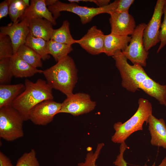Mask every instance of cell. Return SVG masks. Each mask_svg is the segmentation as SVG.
I'll return each instance as SVG.
<instances>
[{"label": "cell", "mask_w": 166, "mask_h": 166, "mask_svg": "<svg viewBox=\"0 0 166 166\" xmlns=\"http://www.w3.org/2000/svg\"><path fill=\"white\" fill-rule=\"evenodd\" d=\"M113 57L120 72L123 88L133 93L141 89L166 107V85H161L152 79L140 65L129 64L121 50L116 51Z\"/></svg>", "instance_id": "obj_1"}, {"label": "cell", "mask_w": 166, "mask_h": 166, "mask_svg": "<svg viewBox=\"0 0 166 166\" xmlns=\"http://www.w3.org/2000/svg\"><path fill=\"white\" fill-rule=\"evenodd\" d=\"M42 73L49 85L66 97L73 94L78 78L77 70L73 59L68 55L55 65L43 70Z\"/></svg>", "instance_id": "obj_2"}, {"label": "cell", "mask_w": 166, "mask_h": 166, "mask_svg": "<svg viewBox=\"0 0 166 166\" xmlns=\"http://www.w3.org/2000/svg\"><path fill=\"white\" fill-rule=\"evenodd\" d=\"M25 89L13 102L11 106L22 115L24 121L29 120L32 109L45 100H53L52 89L46 81L38 79L34 82L26 79Z\"/></svg>", "instance_id": "obj_3"}, {"label": "cell", "mask_w": 166, "mask_h": 166, "mask_svg": "<svg viewBox=\"0 0 166 166\" xmlns=\"http://www.w3.org/2000/svg\"><path fill=\"white\" fill-rule=\"evenodd\" d=\"M138 107L135 113L129 119L122 123H115L113 128L115 132L112 136L111 140L114 143L121 144L133 133L143 130V124H148L149 117L152 114L151 104L147 99L140 98Z\"/></svg>", "instance_id": "obj_4"}, {"label": "cell", "mask_w": 166, "mask_h": 166, "mask_svg": "<svg viewBox=\"0 0 166 166\" xmlns=\"http://www.w3.org/2000/svg\"><path fill=\"white\" fill-rule=\"evenodd\" d=\"M118 0H116L109 5L102 7H90L79 5L74 2L66 3L57 0L53 5L48 7L55 19L60 15L62 11L73 13L77 15L80 18L82 24L90 22L96 16L99 14L107 13L110 15L116 9Z\"/></svg>", "instance_id": "obj_5"}, {"label": "cell", "mask_w": 166, "mask_h": 166, "mask_svg": "<svg viewBox=\"0 0 166 166\" xmlns=\"http://www.w3.org/2000/svg\"><path fill=\"white\" fill-rule=\"evenodd\" d=\"M25 121L21 114L12 106L0 108V137L13 141L23 137Z\"/></svg>", "instance_id": "obj_6"}, {"label": "cell", "mask_w": 166, "mask_h": 166, "mask_svg": "<svg viewBox=\"0 0 166 166\" xmlns=\"http://www.w3.org/2000/svg\"><path fill=\"white\" fill-rule=\"evenodd\" d=\"M147 24L141 23L137 26L131 35L128 45L124 50L123 54L133 64H138L142 66L146 65L148 51L144 49L143 40L144 30Z\"/></svg>", "instance_id": "obj_7"}, {"label": "cell", "mask_w": 166, "mask_h": 166, "mask_svg": "<svg viewBox=\"0 0 166 166\" xmlns=\"http://www.w3.org/2000/svg\"><path fill=\"white\" fill-rule=\"evenodd\" d=\"M95 101L92 100L89 95L84 93H73L62 103L59 113H69L74 116L89 113L95 109Z\"/></svg>", "instance_id": "obj_8"}, {"label": "cell", "mask_w": 166, "mask_h": 166, "mask_svg": "<svg viewBox=\"0 0 166 166\" xmlns=\"http://www.w3.org/2000/svg\"><path fill=\"white\" fill-rule=\"evenodd\" d=\"M166 0H158L151 19L147 24L143 33L144 45L147 51L160 42V30L161 25L163 8Z\"/></svg>", "instance_id": "obj_9"}, {"label": "cell", "mask_w": 166, "mask_h": 166, "mask_svg": "<svg viewBox=\"0 0 166 166\" xmlns=\"http://www.w3.org/2000/svg\"><path fill=\"white\" fill-rule=\"evenodd\" d=\"M62 103L53 100L44 101L36 105L30 111L29 120L35 125H46L51 122L58 113Z\"/></svg>", "instance_id": "obj_10"}, {"label": "cell", "mask_w": 166, "mask_h": 166, "mask_svg": "<svg viewBox=\"0 0 166 166\" xmlns=\"http://www.w3.org/2000/svg\"><path fill=\"white\" fill-rule=\"evenodd\" d=\"M105 35L95 26L89 28L87 33L77 43L87 52L92 55H98L104 52Z\"/></svg>", "instance_id": "obj_11"}, {"label": "cell", "mask_w": 166, "mask_h": 166, "mask_svg": "<svg viewBox=\"0 0 166 166\" xmlns=\"http://www.w3.org/2000/svg\"><path fill=\"white\" fill-rule=\"evenodd\" d=\"M29 22L24 18L18 22L0 28V33L7 35L12 41L14 54L16 53L19 47L25 44L27 37L29 34Z\"/></svg>", "instance_id": "obj_12"}, {"label": "cell", "mask_w": 166, "mask_h": 166, "mask_svg": "<svg viewBox=\"0 0 166 166\" xmlns=\"http://www.w3.org/2000/svg\"><path fill=\"white\" fill-rule=\"evenodd\" d=\"M110 16L111 33L122 36L132 35L136 26L131 15L128 12L117 13L114 11Z\"/></svg>", "instance_id": "obj_13"}, {"label": "cell", "mask_w": 166, "mask_h": 166, "mask_svg": "<svg viewBox=\"0 0 166 166\" xmlns=\"http://www.w3.org/2000/svg\"><path fill=\"white\" fill-rule=\"evenodd\" d=\"M148 124L152 145L166 149V125L164 120L156 118L152 114L148 118Z\"/></svg>", "instance_id": "obj_14"}, {"label": "cell", "mask_w": 166, "mask_h": 166, "mask_svg": "<svg viewBox=\"0 0 166 166\" xmlns=\"http://www.w3.org/2000/svg\"><path fill=\"white\" fill-rule=\"evenodd\" d=\"M38 18L47 20L53 25H55L57 24L56 20L46 6L45 0H30V6L27 9L18 22L19 20L21 21L26 18L29 22L31 19Z\"/></svg>", "instance_id": "obj_15"}, {"label": "cell", "mask_w": 166, "mask_h": 166, "mask_svg": "<svg viewBox=\"0 0 166 166\" xmlns=\"http://www.w3.org/2000/svg\"><path fill=\"white\" fill-rule=\"evenodd\" d=\"M10 66L13 76L16 78L30 77L43 72V70L38 69L25 61L17 53L10 57Z\"/></svg>", "instance_id": "obj_16"}, {"label": "cell", "mask_w": 166, "mask_h": 166, "mask_svg": "<svg viewBox=\"0 0 166 166\" xmlns=\"http://www.w3.org/2000/svg\"><path fill=\"white\" fill-rule=\"evenodd\" d=\"M53 26L50 22L45 18H38L32 19L28 23L29 34L48 41L50 40L54 30Z\"/></svg>", "instance_id": "obj_17"}, {"label": "cell", "mask_w": 166, "mask_h": 166, "mask_svg": "<svg viewBox=\"0 0 166 166\" xmlns=\"http://www.w3.org/2000/svg\"><path fill=\"white\" fill-rule=\"evenodd\" d=\"M131 38V36H121L111 33L105 35L104 53L108 56H113L116 51L124 50Z\"/></svg>", "instance_id": "obj_18"}, {"label": "cell", "mask_w": 166, "mask_h": 166, "mask_svg": "<svg viewBox=\"0 0 166 166\" xmlns=\"http://www.w3.org/2000/svg\"><path fill=\"white\" fill-rule=\"evenodd\" d=\"M25 89V85H0V108L11 106L13 102Z\"/></svg>", "instance_id": "obj_19"}, {"label": "cell", "mask_w": 166, "mask_h": 166, "mask_svg": "<svg viewBox=\"0 0 166 166\" xmlns=\"http://www.w3.org/2000/svg\"><path fill=\"white\" fill-rule=\"evenodd\" d=\"M69 24L68 20H64L60 28L53 30L50 40L70 45L77 43V40L74 39L71 34Z\"/></svg>", "instance_id": "obj_20"}, {"label": "cell", "mask_w": 166, "mask_h": 166, "mask_svg": "<svg viewBox=\"0 0 166 166\" xmlns=\"http://www.w3.org/2000/svg\"><path fill=\"white\" fill-rule=\"evenodd\" d=\"M73 50L72 45L63 44L50 40L47 42V51L57 62L68 55Z\"/></svg>", "instance_id": "obj_21"}, {"label": "cell", "mask_w": 166, "mask_h": 166, "mask_svg": "<svg viewBox=\"0 0 166 166\" xmlns=\"http://www.w3.org/2000/svg\"><path fill=\"white\" fill-rule=\"evenodd\" d=\"M16 53L23 60L33 67L37 68L42 66L41 57L25 44L19 47Z\"/></svg>", "instance_id": "obj_22"}, {"label": "cell", "mask_w": 166, "mask_h": 166, "mask_svg": "<svg viewBox=\"0 0 166 166\" xmlns=\"http://www.w3.org/2000/svg\"><path fill=\"white\" fill-rule=\"evenodd\" d=\"M47 42L42 38L33 36L29 34L25 44L39 54L42 60H45L50 57L47 53Z\"/></svg>", "instance_id": "obj_23"}, {"label": "cell", "mask_w": 166, "mask_h": 166, "mask_svg": "<svg viewBox=\"0 0 166 166\" xmlns=\"http://www.w3.org/2000/svg\"><path fill=\"white\" fill-rule=\"evenodd\" d=\"M9 14L13 23L18 22L28 8L22 0H9Z\"/></svg>", "instance_id": "obj_24"}, {"label": "cell", "mask_w": 166, "mask_h": 166, "mask_svg": "<svg viewBox=\"0 0 166 166\" xmlns=\"http://www.w3.org/2000/svg\"><path fill=\"white\" fill-rule=\"evenodd\" d=\"M10 57L0 60V84H9L13 75L10 66Z\"/></svg>", "instance_id": "obj_25"}, {"label": "cell", "mask_w": 166, "mask_h": 166, "mask_svg": "<svg viewBox=\"0 0 166 166\" xmlns=\"http://www.w3.org/2000/svg\"><path fill=\"white\" fill-rule=\"evenodd\" d=\"M14 54L12 43L7 35L0 33V60L11 57Z\"/></svg>", "instance_id": "obj_26"}, {"label": "cell", "mask_w": 166, "mask_h": 166, "mask_svg": "<svg viewBox=\"0 0 166 166\" xmlns=\"http://www.w3.org/2000/svg\"><path fill=\"white\" fill-rule=\"evenodd\" d=\"M15 166H40L35 151L32 149L24 153L18 159Z\"/></svg>", "instance_id": "obj_27"}, {"label": "cell", "mask_w": 166, "mask_h": 166, "mask_svg": "<svg viewBox=\"0 0 166 166\" xmlns=\"http://www.w3.org/2000/svg\"><path fill=\"white\" fill-rule=\"evenodd\" d=\"M105 144L103 143H98L94 152L90 151L86 154L85 161L78 164V166H97L96 164L101 150Z\"/></svg>", "instance_id": "obj_28"}, {"label": "cell", "mask_w": 166, "mask_h": 166, "mask_svg": "<svg viewBox=\"0 0 166 166\" xmlns=\"http://www.w3.org/2000/svg\"><path fill=\"white\" fill-rule=\"evenodd\" d=\"M128 147L125 142L121 144L120 147V153L117 155L113 164L116 166H128L127 163L124 158V154L126 149ZM143 166H149L145 164ZM151 166H156L155 163ZM157 166H166V156L162 160L160 164Z\"/></svg>", "instance_id": "obj_29"}, {"label": "cell", "mask_w": 166, "mask_h": 166, "mask_svg": "<svg viewBox=\"0 0 166 166\" xmlns=\"http://www.w3.org/2000/svg\"><path fill=\"white\" fill-rule=\"evenodd\" d=\"M163 11L164 18L160 30L159 39L160 44L157 50V53H158L166 45V1L164 6Z\"/></svg>", "instance_id": "obj_30"}, {"label": "cell", "mask_w": 166, "mask_h": 166, "mask_svg": "<svg viewBox=\"0 0 166 166\" xmlns=\"http://www.w3.org/2000/svg\"><path fill=\"white\" fill-rule=\"evenodd\" d=\"M134 1V0H119L115 12L117 13L128 12L129 8Z\"/></svg>", "instance_id": "obj_31"}, {"label": "cell", "mask_w": 166, "mask_h": 166, "mask_svg": "<svg viewBox=\"0 0 166 166\" xmlns=\"http://www.w3.org/2000/svg\"><path fill=\"white\" fill-rule=\"evenodd\" d=\"M70 2L78 3L80 2H90L93 3L98 6L102 7L109 5L110 3V0H68Z\"/></svg>", "instance_id": "obj_32"}, {"label": "cell", "mask_w": 166, "mask_h": 166, "mask_svg": "<svg viewBox=\"0 0 166 166\" xmlns=\"http://www.w3.org/2000/svg\"><path fill=\"white\" fill-rule=\"evenodd\" d=\"M9 13V0H5L0 3V19L7 16Z\"/></svg>", "instance_id": "obj_33"}, {"label": "cell", "mask_w": 166, "mask_h": 166, "mask_svg": "<svg viewBox=\"0 0 166 166\" xmlns=\"http://www.w3.org/2000/svg\"><path fill=\"white\" fill-rule=\"evenodd\" d=\"M0 166H13L10 159L0 152Z\"/></svg>", "instance_id": "obj_34"}, {"label": "cell", "mask_w": 166, "mask_h": 166, "mask_svg": "<svg viewBox=\"0 0 166 166\" xmlns=\"http://www.w3.org/2000/svg\"><path fill=\"white\" fill-rule=\"evenodd\" d=\"M57 0H45V4L46 6H50L54 4Z\"/></svg>", "instance_id": "obj_35"}, {"label": "cell", "mask_w": 166, "mask_h": 166, "mask_svg": "<svg viewBox=\"0 0 166 166\" xmlns=\"http://www.w3.org/2000/svg\"><path fill=\"white\" fill-rule=\"evenodd\" d=\"M25 5L28 7L30 5V1L29 0H22Z\"/></svg>", "instance_id": "obj_36"}]
</instances>
